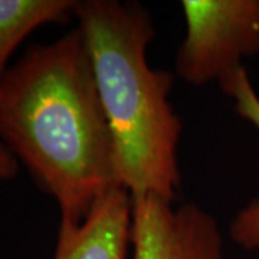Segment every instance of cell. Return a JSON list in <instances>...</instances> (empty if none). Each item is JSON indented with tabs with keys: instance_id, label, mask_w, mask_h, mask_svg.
Returning a JSON list of instances; mask_svg holds the SVG:
<instances>
[{
	"instance_id": "obj_1",
	"label": "cell",
	"mask_w": 259,
	"mask_h": 259,
	"mask_svg": "<svg viewBox=\"0 0 259 259\" xmlns=\"http://www.w3.org/2000/svg\"><path fill=\"white\" fill-rule=\"evenodd\" d=\"M0 141L54 196L62 223H81L121 189L111 128L79 29L30 47L0 78Z\"/></svg>"
},
{
	"instance_id": "obj_2",
	"label": "cell",
	"mask_w": 259,
	"mask_h": 259,
	"mask_svg": "<svg viewBox=\"0 0 259 259\" xmlns=\"http://www.w3.org/2000/svg\"><path fill=\"white\" fill-rule=\"evenodd\" d=\"M74 18L93 64L115 146L117 179L134 199L173 202L180 186L182 121L168 102L173 76L147 64L153 19L136 2H76Z\"/></svg>"
},
{
	"instance_id": "obj_3",
	"label": "cell",
	"mask_w": 259,
	"mask_h": 259,
	"mask_svg": "<svg viewBox=\"0 0 259 259\" xmlns=\"http://www.w3.org/2000/svg\"><path fill=\"white\" fill-rule=\"evenodd\" d=\"M182 9L186 36L176 74L186 82L219 83L259 54V0H185Z\"/></svg>"
},
{
	"instance_id": "obj_4",
	"label": "cell",
	"mask_w": 259,
	"mask_h": 259,
	"mask_svg": "<svg viewBox=\"0 0 259 259\" xmlns=\"http://www.w3.org/2000/svg\"><path fill=\"white\" fill-rule=\"evenodd\" d=\"M171 203L154 194L133 199V259H223L212 214L194 203Z\"/></svg>"
},
{
	"instance_id": "obj_5",
	"label": "cell",
	"mask_w": 259,
	"mask_h": 259,
	"mask_svg": "<svg viewBox=\"0 0 259 259\" xmlns=\"http://www.w3.org/2000/svg\"><path fill=\"white\" fill-rule=\"evenodd\" d=\"M131 223L133 197L117 189L81 223H59L54 259H125Z\"/></svg>"
},
{
	"instance_id": "obj_6",
	"label": "cell",
	"mask_w": 259,
	"mask_h": 259,
	"mask_svg": "<svg viewBox=\"0 0 259 259\" xmlns=\"http://www.w3.org/2000/svg\"><path fill=\"white\" fill-rule=\"evenodd\" d=\"M75 0H0V78L16 48L33 30L74 16Z\"/></svg>"
},
{
	"instance_id": "obj_7",
	"label": "cell",
	"mask_w": 259,
	"mask_h": 259,
	"mask_svg": "<svg viewBox=\"0 0 259 259\" xmlns=\"http://www.w3.org/2000/svg\"><path fill=\"white\" fill-rule=\"evenodd\" d=\"M219 85L235 101V111L259 128V95L250 82L246 68H238ZM229 236L243 249L259 250V200L250 202L236 213L229 226Z\"/></svg>"
},
{
	"instance_id": "obj_8",
	"label": "cell",
	"mask_w": 259,
	"mask_h": 259,
	"mask_svg": "<svg viewBox=\"0 0 259 259\" xmlns=\"http://www.w3.org/2000/svg\"><path fill=\"white\" fill-rule=\"evenodd\" d=\"M19 171V161L0 141V180H12Z\"/></svg>"
}]
</instances>
